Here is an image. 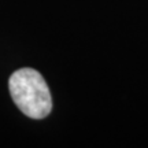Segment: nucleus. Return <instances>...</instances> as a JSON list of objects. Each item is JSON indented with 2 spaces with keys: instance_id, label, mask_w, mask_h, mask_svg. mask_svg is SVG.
I'll use <instances>...</instances> for the list:
<instances>
[{
  "instance_id": "f257e3e1",
  "label": "nucleus",
  "mask_w": 148,
  "mask_h": 148,
  "mask_svg": "<svg viewBox=\"0 0 148 148\" xmlns=\"http://www.w3.org/2000/svg\"><path fill=\"white\" fill-rule=\"evenodd\" d=\"M8 88L18 108L29 118L42 119L52 110L49 88L37 70H16L8 79Z\"/></svg>"
}]
</instances>
